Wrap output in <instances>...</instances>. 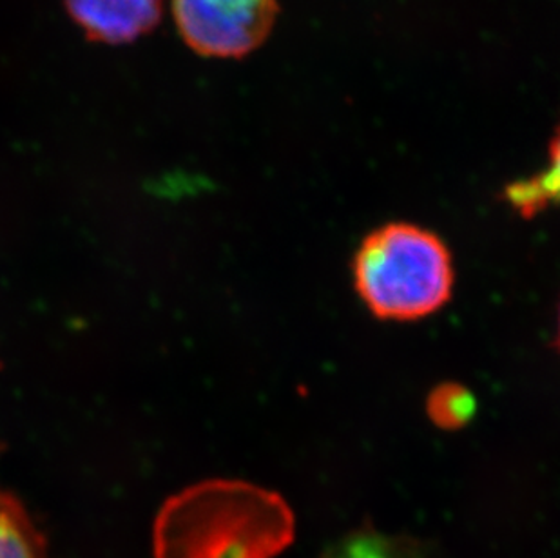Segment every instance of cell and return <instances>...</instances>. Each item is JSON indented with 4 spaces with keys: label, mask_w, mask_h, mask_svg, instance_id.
<instances>
[{
    "label": "cell",
    "mask_w": 560,
    "mask_h": 558,
    "mask_svg": "<svg viewBox=\"0 0 560 558\" xmlns=\"http://www.w3.org/2000/svg\"><path fill=\"white\" fill-rule=\"evenodd\" d=\"M354 283L374 316L413 322L430 316L450 300L454 265L434 232L390 223L361 243L354 259Z\"/></svg>",
    "instance_id": "cell-2"
},
{
    "label": "cell",
    "mask_w": 560,
    "mask_h": 558,
    "mask_svg": "<svg viewBox=\"0 0 560 558\" xmlns=\"http://www.w3.org/2000/svg\"><path fill=\"white\" fill-rule=\"evenodd\" d=\"M504 193L513 211L524 218L537 217L539 212L560 204V124L551 138L548 167L532 178L513 182Z\"/></svg>",
    "instance_id": "cell-5"
},
{
    "label": "cell",
    "mask_w": 560,
    "mask_h": 558,
    "mask_svg": "<svg viewBox=\"0 0 560 558\" xmlns=\"http://www.w3.org/2000/svg\"><path fill=\"white\" fill-rule=\"evenodd\" d=\"M0 558H48L46 543L15 497L0 490Z\"/></svg>",
    "instance_id": "cell-6"
},
{
    "label": "cell",
    "mask_w": 560,
    "mask_h": 558,
    "mask_svg": "<svg viewBox=\"0 0 560 558\" xmlns=\"http://www.w3.org/2000/svg\"><path fill=\"white\" fill-rule=\"evenodd\" d=\"M66 5L91 40L126 44L159 24L164 0H66Z\"/></svg>",
    "instance_id": "cell-4"
},
{
    "label": "cell",
    "mask_w": 560,
    "mask_h": 558,
    "mask_svg": "<svg viewBox=\"0 0 560 558\" xmlns=\"http://www.w3.org/2000/svg\"><path fill=\"white\" fill-rule=\"evenodd\" d=\"M294 538V516L272 491L207 480L171 497L154 522V558H272Z\"/></svg>",
    "instance_id": "cell-1"
},
{
    "label": "cell",
    "mask_w": 560,
    "mask_h": 558,
    "mask_svg": "<svg viewBox=\"0 0 560 558\" xmlns=\"http://www.w3.org/2000/svg\"><path fill=\"white\" fill-rule=\"evenodd\" d=\"M427 410L438 427L446 430L465 427L476 414V397L465 386L446 383L430 394Z\"/></svg>",
    "instance_id": "cell-7"
},
{
    "label": "cell",
    "mask_w": 560,
    "mask_h": 558,
    "mask_svg": "<svg viewBox=\"0 0 560 558\" xmlns=\"http://www.w3.org/2000/svg\"><path fill=\"white\" fill-rule=\"evenodd\" d=\"M334 558H401L377 537H355Z\"/></svg>",
    "instance_id": "cell-8"
},
{
    "label": "cell",
    "mask_w": 560,
    "mask_h": 558,
    "mask_svg": "<svg viewBox=\"0 0 560 558\" xmlns=\"http://www.w3.org/2000/svg\"><path fill=\"white\" fill-rule=\"evenodd\" d=\"M278 10V0H173L182 37L203 57L249 55L269 37Z\"/></svg>",
    "instance_id": "cell-3"
},
{
    "label": "cell",
    "mask_w": 560,
    "mask_h": 558,
    "mask_svg": "<svg viewBox=\"0 0 560 558\" xmlns=\"http://www.w3.org/2000/svg\"><path fill=\"white\" fill-rule=\"evenodd\" d=\"M559 347H560V314H559Z\"/></svg>",
    "instance_id": "cell-9"
}]
</instances>
